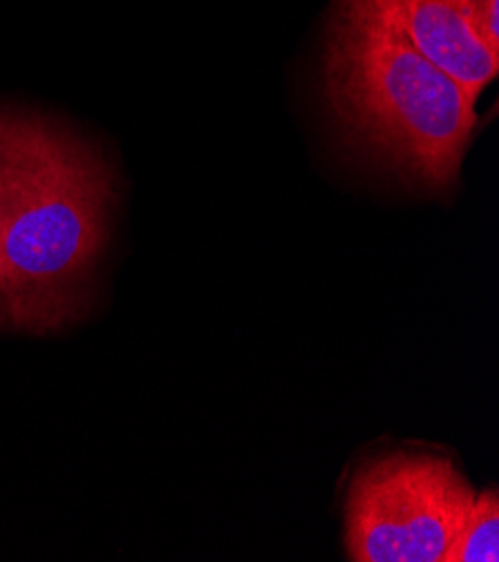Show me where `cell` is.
Returning a JSON list of instances; mask_svg holds the SVG:
<instances>
[{"label":"cell","instance_id":"cell-4","mask_svg":"<svg viewBox=\"0 0 499 562\" xmlns=\"http://www.w3.org/2000/svg\"><path fill=\"white\" fill-rule=\"evenodd\" d=\"M436 68L473 99L499 75L495 54L475 27L470 0H370Z\"/></svg>","mask_w":499,"mask_h":562},{"label":"cell","instance_id":"cell-3","mask_svg":"<svg viewBox=\"0 0 499 562\" xmlns=\"http://www.w3.org/2000/svg\"><path fill=\"white\" fill-rule=\"evenodd\" d=\"M451 460L390 453L363 464L345 499L354 562H446L475 502Z\"/></svg>","mask_w":499,"mask_h":562},{"label":"cell","instance_id":"cell-2","mask_svg":"<svg viewBox=\"0 0 499 562\" xmlns=\"http://www.w3.org/2000/svg\"><path fill=\"white\" fill-rule=\"evenodd\" d=\"M322 92L348 139L385 171L434 193L457 184L477 99L370 0H331Z\"/></svg>","mask_w":499,"mask_h":562},{"label":"cell","instance_id":"cell-5","mask_svg":"<svg viewBox=\"0 0 499 562\" xmlns=\"http://www.w3.org/2000/svg\"><path fill=\"white\" fill-rule=\"evenodd\" d=\"M499 560V497L495 488L475 495L473 507L455 538L446 562Z\"/></svg>","mask_w":499,"mask_h":562},{"label":"cell","instance_id":"cell-7","mask_svg":"<svg viewBox=\"0 0 499 562\" xmlns=\"http://www.w3.org/2000/svg\"><path fill=\"white\" fill-rule=\"evenodd\" d=\"M0 321H3V249H0Z\"/></svg>","mask_w":499,"mask_h":562},{"label":"cell","instance_id":"cell-6","mask_svg":"<svg viewBox=\"0 0 499 562\" xmlns=\"http://www.w3.org/2000/svg\"><path fill=\"white\" fill-rule=\"evenodd\" d=\"M470 5L481 41L499 54V0H470Z\"/></svg>","mask_w":499,"mask_h":562},{"label":"cell","instance_id":"cell-1","mask_svg":"<svg viewBox=\"0 0 499 562\" xmlns=\"http://www.w3.org/2000/svg\"><path fill=\"white\" fill-rule=\"evenodd\" d=\"M115 202L113 168L92 142L38 112L0 108V327L47 334L88 312Z\"/></svg>","mask_w":499,"mask_h":562}]
</instances>
